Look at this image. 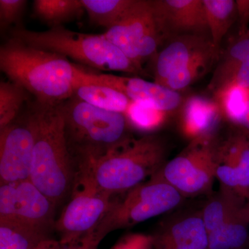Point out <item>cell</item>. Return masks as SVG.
I'll list each match as a JSON object with an SVG mask.
<instances>
[{
	"instance_id": "7a4b0ae2",
	"label": "cell",
	"mask_w": 249,
	"mask_h": 249,
	"mask_svg": "<svg viewBox=\"0 0 249 249\" xmlns=\"http://www.w3.org/2000/svg\"><path fill=\"white\" fill-rule=\"evenodd\" d=\"M67 146L78 172L132 139L122 113L93 107L72 96L60 104Z\"/></svg>"
},
{
	"instance_id": "52a82bcc",
	"label": "cell",
	"mask_w": 249,
	"mask_h": 249,
	"mask_svg": "<svg viewBox=\"0 0 249 249\" xmlns=\"http://www.w3.org/2000/svg\"><path fill=\"white\" fill-rule=\"evenodd\" d=\"M217 157V145L211 137L194 139L154 175L184 198L209 194L216 178Z\"/></svg>"
},
{
	"instance_id": "e0dca14e",
	"label": "cell",
	"mask_w": 249,
	"mask_h": 249,
	"mask_svg": "<svg viewBox=\"0 0 249 249\" xmlns=\"http://www.w3.org/2000/svg\"><path fill=\"white\" fill-rule=\"evenodd\" d=\"M219 115L220 107L217 103L201 96H193L183 107V127L193 140L211 137Z\"/></svg>"
},
{
	"instance_id": "3957f363",
	"label": "cell",
	"mask_w": 249,
	"mask_h": 249,
	"mask_svg": "<svg viewBox=\"0 0 249 249\" xmlns=\"http://www.w3.org/2000/svg\"><path fill=\"white\" fill-rule=\"evenodd\" d=\"M35 103L37 131L29 179L57 205L73 191L78 169L67 146L61 103Z\"/></svg>"
},
{
	"instance_id": "7402d4cb",
	"label": "cell",
	"mask_w": 249,
	"mask_h": 249,
	"mask_svg": "<svg viewBox=\"0 0 249 249\" xmlns=\"http://www.w3.org/2000/svg\"><path fill=\"white\" fill-rule=\"evenodd\" d=\"M210 37L216 50L219 51L223 38L230 29L237 11L232 0H203Z\"/></svg>"
},
{
	"instance_id": "ac0fdd59",
	"label": "cell",
	"mask_w": 249,
	"mask_h": 249,
	"mask_svg": "<svg viewBox=\"0 0 249 249\" xmlns=\"http://www.w3.org/2000/svg\"><path fill=\"white\" fill-rule=\"evenodd\" d=\"M51 229L0 217V249H36Z\"/></svg>"
},
{
	"instance_id": "4316f807",
	"label": "cell",
	"mask_w": 249,
	"mask_h": 249,
	"mask_svg": "<svg viewBox=\"0 0 249 249\" xmlns=\"http://www.w3.org/2000/svg\"><path fill=\"white\" fill-rule=\"evenodd\" d=\"M249 60V36L242 37L229 49L225 61L216 75L214 83L220 91L230 84L241 65Z\"/></svg>"
},
{
	"instance_id": "d590c367",
	"label": "cell",
	"mask_w": 249,
	"mask_h": 249,
	"mask_svg": "<svg viewBox=\"0 0 249 249\" xmlns=\"http://www.w3.org/2000/svg\"><path fill=\"white\" fill-rule=\"evenodd\" d=\"M247 135H248L249 139V134H247Z\"/></svg>"
},
{
	"instance_id": "d4e9b609",
	"label": "cell",
	"mask_w": 249,
	"mask_h": 249,
	"mask_svg": "<svg viewBox=\"0 0 249 249\" xmlns=\"http://www.w3.org/2000/svg\"><path fill=\"white\" fill-rule=\"evenodd\" d=\"M30 93L17 83L11 81L0 83V130L19 116L21 109Z\"/></svg>"
},
{
	"instance_id": "d6a6232c",
	"label": "cell",
	"mask_w": 249,
	"mask_h": 249,
	"mask_svg": "<svg viewBox=\"0 0 249 249\" xmlns=\"http://www.w3.org/2000/svg\"><path fill=\"white\" fill-rule=\"evenodd\" d=\"M231 84L249 88V60L241 65L229 85Z\"/></svg>"
},
{
	"instance_id": "1f68e13d",
	"label": "cell",
	"mask_w": 249,
	"mask_h": 249,
	"mask_svg": "<svg viewBox=\"0 0 249 249\" xmlns=\"http://www.w3.org/2000/svg\"><path fill=\"white\" fill-rule=\"evenodd\" d=\"M100 242L95 238L93 233L78 242L70 244L61 243L60 241L50 237L42 242L36 249H98Z\"/></svg>"
},
{
	"instance_id": "277c9868",
	"label": "cell",
	"mask_w": 249,
	"mask_h": 249,
	"mask_svg": "<svg viewBox=\"0 0 249 249\" xmlns=\"http://www.w3.org/2000/svg\"><path fill=\"white\" fill-rule=\"evenodd\" d=\"M167 147L158 136L132 137L85 169L77 178L111 196L127 193L151 178L166 163Z\"/></svg>"
},
{
	"instance_id": "cb8c5ba5",
	"label": "cell",
	"mask_w": 249,
	"mask_h": 249,
	"mask_svg": "<svg viewBox=\"0 0 249 249\" xmlns=\"http://www.w3.org/2000/svg\"><path fill=\"white\" fill-rule=\"evenodd\" d=\"M137 0H82L91 22L109 29L120 22Z\"/></svg>"
},
{
	"instance_id": "7c38bea8",
	"label": "cell",
	"mask_w": 249,
	"mask_h": 249,
	"mask_svg": "<svg viewBox=\"0 0 249 249\" xmlns=\"http://www.w3.org/2000/svg\"><path fill=\"white\" fill-rule=\"evenodd\" d=\"M160 42L179 36L204 35L209 31L203 0L151 1Z\"/></svg>"
},
{
	"instance_id": "83f0119b",
	"label": "cell",
	"mask_w": 249,
	"mask_h": 249,
	"mask_svg": "<svg viewBox=\"0 0 249 249\" xmlns=\"http://www.w3.org/2000/svg\"><path fill=\"white\" fill-rule=\"evenodd\" d=\"M166 114V111L132 101L124 115L130 125L142 130H151L163 124Z\"/></svg>"
},
{
	"instance_id": "e575fe53",
	"label": "cell",
	"mask_w": 249,
	"mask_h": 249,
	"mask_svg": "<svg viewBox=\"0 0 249 249\" xmlns=\"http://www.w3.org/2000/svg\"><path fill=\"white\" fill-rule=\"evenodd\" d=\"M247 209H248L249 212V199L248 201H247Z\"/></svg>"
},
{
	"instance_id": "9a60e30c",
	"label": "cell",
	"mask_w": 249,
	"mask_h": 249,
	"mask_svg": "<svg viewBox=\"0 0 249 249\" xmlns=\"http://www.w3.org/2000/svg\"><path fill=\"white\" fill-rule=\"evenodd\" d=\"M152 236L154 249H209L201 210L174 217Z\"/></svg>"
},
{
	"instance_id": "f1b7e54d",
	"label": "cell",
	"mask_w": 249,
	"mask_h": 249,
	"mask_svg": "<svg viewBox=\"0 0 249 249\" xmlns=\"http://www.w3.org/2000/svg\"><path fill=\"white\" fill-rule=\"evenodd\" d=\"M219 93L224 112L232 123L235 122L248 106L249 88L231 84L221 89Z\"/></svg>"
},
{
	"instance_id": "8992f818",
	"label": "cell",
	"mask_w": 249,
	"mask_h": 249,
	"mask_svg": "<svg viewBox=\"0 0 249 249\" xmlns=\"http://www.w3.org/2000/svg\"><path fill=\"white\" fill-rule=\"evenodd\" d=\"M184 197L169 183L153 176L126 193L119 201H113L110 209L92 232L101 240L107 234L127 229L160 216L178 207Z\"/></svg>"
},
{
	"instance_id": "4fadbf2b",
	"label": "cell",
	"mask_w": 249,
	"mask_h": 249,
	"mask_svg": "<svg viewBox=\"0 0 249 249\" xmlns=\"http://www.w3.org/2000/svg\"><path fill=\"white\" fill-rule=\"evenodd\" d=\"M216 178L220 186L249 199V139L241 131L217 145Z\"/></svg>"
},
{
	"instance_id": "44dd1931",
	"label": "cell",
	"mask_w": 249,
	"mask_h": 249,
	"mask_svg": "<svg viewBox=\"0 0 249 249\" xmlns=\"http://www.w3.org/2000/svg\"><path fill=\"white\" fill-rule=\"evenodd\" d=\"M247 202L237 193L220 186L219 191L210 198L201 210L208 233L239 212Z\"/></svg>"
},
{
	"instance_id": "ffe728a7",
	"label": "cell",
	"mask_w": 249,
	"mask_h": 249,
	"mask_svg": "<svg viewBox=\"0 0 249 249\" xmlns=\"http://www.w3.org/2000/svg\"><path fill=\"white\" fill-rule=\"evenodd\" d=\"M73 96L93 107L124 114L132 103L124 93L97 82L80 83L75 89Z\"/></svg>"
},
{
	"instance_id": "6da1fadb",
	"label": "cell",
	"mask_w": 249,
	"mask_h": 249,
	"mask_svg": "<svg viewBox=\"0 0 249 249\" xmlns=\"http://www.w3.org/2000/svg\"><path fill=\"white\" fill-rule=\"evenodd\" d=\"M0 69L36 102L56 106L73 96L88 73L58 54L36 48L11 37L0 47Z\"/></svg>"
},
{
	"instance_id": "30bf717a",
	"label": "cell",
	"mask_w": 249,
	"mask_h": 249,
	"mask_svg": "<svg viewBox=\"0 0 249 249\" xmlns=\"http://www.w3.org/2000/svg\"><path fill=\"white\" fill-rule=\"evenodd\" d=\"M103 35L141 70L161 44L151 1L137 0L128 14Z\"/></svg>"
},
{
	"instance_id": "5bb4252c",
	"label": "cell",
	"mask_w": 249,
	"mask_h": 249,
	"mask_svg": "<svg viewBox=\"0 0 249 249\" xmlns=\"http://www.w3.org/2000/svg\"><path fill=\"white\" fill-rule=\"evenodd\" d=\"M86 81L107 85L124 93L132 102L142 103L166 112L179 107L182 101L178 91L137 77L89 73Z\"/></svg>"
},
{
	"instance_id": "8fae6325",
	"label": "cell",
	"mask_w": 249,
	"mask_h": 249,
	"mask_svg": "<svg viewBox=\"0 0 249 249\" xmlns=\"http://www.w3.org/2000/svg\"><path fill=\"white\" fill-rule=\"evenodd\" d=\"M55 206L30 179L0 186V217L51 229Z\"/></svg>"
},
{
	"instance_id": "5b68a950",
	"label": "cell",
	"mask_w": 249,
	"mask_h": 249,
	"mask_svg": "<svg viewBox=\"0 0 249 249\" xmlns=\"http://www.w3.org/2000/svg\"><path fill=\"white\" fill-rule=\"evenodd\" d=\"M11 37L96 70L132 74L142 72L103 34H83L59 26L40 32L18 28Z\"/></svg>"
},
{
	"instance_id": "ba28073f",
	"label": "cell",
	"mask_w": 249,
	"mask_h": 249,
	"mask_svg": "<svg viewBox=\"0 0 249 249\" xmlns=\"http://www.w3.org/2000/svg\"><path fill=\"white\" fill-rule=\"evenodd\" d=\"M71 200L54 224L61 243H74L92 233L110 209L111 196L77 178Z\"/></svg>"
},
{
	"instance_id": "f546056e",
	"label": "cell",
	"mask_w": 249,
	"mask_h": 249,
	"mask_svg": "<svg viewBox=\"0 0 249 249\" xmlns=\"http://www.w3.org/2000/svg\"><path fill=\"white\" fill-rule=\"evenodd\" d=\"M27 1L24 0H1L0 1V24L1 29L17 22L23 14Z\"/></svg>"
},
{
	"instance_id": "9c48e42d",
	"label": "cell",
	"mask_w": 249,
	"mask_h": 249,
	"mask_svg": "<svg viewBox=\"0 0 249 249\" xmlns=\"http://www.w3.org/2000/svg\"><path fill=\"white\" fill-rule=\"evenodd\" d=\"M37 131L36 103L0 130L1 185L29 179Z\"/></svg>"
},
{
	"instance_id": "603a6c76",
	"label": "cell",
	"mask_w": 249,
	"mask_h": 249,
	"mask_svg": "<svg viewBox=\"0 0 249 249\" xmlns=\"http://www.w3.org/2000/svg\"><path fill=\"white\" fill-rule=\"evenodd\" d=\"M82 0H35L34 15L51 28L79 17L84 11Z\"/></svg>"
},
{
	"instance_id": "4dcf8cb0",
	"label": "cell",
	"mask_w": 249,
	"mask_h": 249,
	"mask_svg": "<svg viewBox=\"0 0 249 249\" xmlns=\"http://www.w3.org/2000/svg\"><path fill=\"white\" fill-rule=\"evenodd\" d=\"M111 249H154L153 236L140 232L127 234Z\"/></svg>"
},
{
	"instance_id": "d6986e66",
	"label": "cell",
	"mask_w": 249,
	"mask_h": 249,
	"mask_svg": "<svg viewBox=\"0 0 249 249\" xmlns=\"http://www.w3.org/2000/svg\"><path fill=\"white\" fill-rule=\"evenodd\" d=\"M208 234L209 249H249V212L247 204Z\"/></svg>"
},
{
	"instance_id": "484cf974",
	"label": "cell",
	"mask_w": 249,
	"mask_h": 249,
	"mask_svg": "<svg viewBox=\"0 0 249 249\" xmlns=\"http://www.w3.org/2000/svg\"><path fill=\"white\" fill-rule=\"evenodd\" d=\"M217 53L213 49L201 54L184 68L170 74L162 85L174 91L184 89L203 75Z\"/></svg>"
},
{
	"instance_id": "836d02e7",
	"label": "cell",
	"mask_w": 249,
	"mask_h": 249,
	"mask_svg": "<svg viewBox=\"0 0 249 249\" xmlns=\"http://www.w3.org/2000/svg\"><path fill=\"white\" fill-rule=\"evenodd\" d=\"M234 124L240 127L242 132L249 134V103L243 114L234 122Z\"/></svg>"
},
{
	"instance_id": "2e32d148",
	"label": "cell",
	"mask_w": 249,
	"mask_h": 249,
	"mask_svg": "<svg viewBox=\"0 0 249 249\" xmlns=\"http://www.w3.org/2000/svg\"><path fill=\"white\" fill-rule=\"evenodd\" d=\"M213 49H215L211 38L204 35L183 36L172 39L157 56L155 82L163 85L170 74Z\"/></svg>"
}]
</instances>
